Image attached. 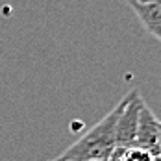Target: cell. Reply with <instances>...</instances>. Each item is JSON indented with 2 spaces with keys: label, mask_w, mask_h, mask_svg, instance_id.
Instances as JSON below:
<instances>
[{
  "label": "cell",
  "mask_w": 161,
  "mask_h": 161,
  "mask_svg": "<svg viewBox=\"0 0 161 161\" xmlns=\"http://www.w3.org/2000/svg\"><path fill=\"white\" fill-rule=\"evenodd\" d=\"M159 156H161V122H159Z\"/></svg>",
  "instance_id": "7"
},
{
  "label": "cell",
  "mask_w": 161,
  "mask_h": 161,
  "mask_svg": "<svg viewBox=\"0 0 161 161\" xmlns=\"http://www.w3.org/2000/svg\"><path fill=\"white\" fill-rule=\"evenodd\" d=\"M122 2H139V4H158L161 0H122Z\"/></svg>",
  "instance_id": "6"
},
{
  "label": "cell",
  "mask_w": 161,
  "mask_h": 161,
  "mask_svg": "<svg viewBox=\"0 0 161 161\" xmlns=\"http://www.w3.org/2000/svg\"><path fill=\"white\" fill-rule=\"evenodd\" d=\"M143 104V97L137 89L128 93V102L124 104L119 115L117 128H115V143L117 146H135L137 135V122H139V109Z\"/></svg>",
  "instance_id": "2"
},
{
  "label": "cell",
  "mask_w": 161,
  "mask_h": 161,
  "mask_svg": "<svg viewBox=\"0 0 161 161\" xmlns=\"http://www.w3.org/2000/svg\"><path fill=\"white\" fill-rule=\"evenodd\" d=\"M128 102V95L108 113L102 120H98L87 133H83L76 143L69 146L58 159L63 161H83V159H108V156L117 146L115 143V128L119 115L124 104Z\"/></svg>",
  "instance_id": "1"
},
{
  "label": "cell",
  "mask_w": 161,
  "mask_h": 161,
  "mask_svg": "<svg viewBox=\"0 0 161 161\" xmlns=\"http://www.w3.org/2000/svg\"><path fill=\"white\" fill-rule=\"evenodd\" d=\"M133 13L137 15L141 26L150 35L161 41V4H139V2H126Z\"/></svg>",
  "instance_id": "4"
},
{
  "label": "cell",
  "mask_w": 161,
  "mask_h": 161,
  "mask_svg": "<svg viewBox=\"0 0 161 161\" xmlns=\"http://www.w3.org/2000/svg\"><path fill=\"white\" fill-rule=\"evenodd\" d=\"M159 4H161V2H159Z\"/></svg>",
  "instance_id": "10"
},
{
  "label": "cell",
  "mask_w": 161,
  "mask_h": 161,
  "mask_svg": "<svg viewBox=\"0 0 161 161\" xmlns=\"http://www.w3.org/2000/svg\"><path fill=\"white\" fill-rule=\"evenodd\" d=\"M83 161H108V159H83Z\"/></svg>",
  "instance_id": "8"
},
{
  "label": "cell",
  "mask_w": 161,
  "mask_h": 161,
  "mask_svg": "<svg viewBox=\"0 0 161 161\" xmlns=\"http://www.w3.org/2000/svg\"><path fill=\"white\" fill-rule=\"evenodd\" d=\"M52 161H63V159H52Z\"/></svg>",
  "instance_id": "9"
},
{
  "label": "cell",
  "mask_w": 161,
  "mask_h": 161,
  "mask_svg": "<svg viewBox=\"0 0 161 161\" xmlns=\"http://www.w3.org/2000/svg\"><path fill=\"white\" fill-rule=\"evenodd\" d=\"M159 122L154 111L146 106L143 100L139 109V122H137V135H135V146L150 152L154 158L159 156Z\"/></svg>",
  "instance_id": "3"
},
{
  "label": "cell",
  "mask_w": 161,
  "mask_h": 161,
  "mask_svg": "<svg viewBox=\"0 0 161 161\" xmlns=\"http://www.w3.org/2000/svg\"><path fill=\"white\" fill-rule=\"evenodd\" d=\"M108 161H156V158L139 146H115Z\"/></svg>",
  "instance_id": "5"
}]
</instances>
